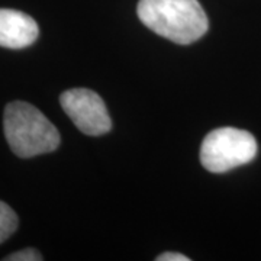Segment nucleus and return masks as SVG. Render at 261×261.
<instances>
[{"instance_id": "2", "label": "nucleus", "mask_w": 261, "mask_h": 261, "mask_svg": "<svg viewBox=\"0 0 261 261\" xmlns=\"http://www.w3.org/2000/svg\"><path fill=\"white\" fill-rule=\"evenodd\" d=\"M3 129L10 149L20 159L53 152L61 137L47 116L27 102H12L3 115Z\"/></svg>"}, {"instance_id": "4", "label": "nucleus", "mask_w": 261, "mask_h": 261, "mask_svg": "<svg viewBox=\"0 0 261 261\" xmlns=\"http://www.w3.org/2000/svg\"><path fill=\"white\" fill-rule=\"evenodd\" d=\"M60 103L74 122V125L86 135L100 137L112 128V121L106 105L99 94L89 89H71L60 96Z\"/></svg>"}, {"instance_id": "1", "label": "nucleus", "mask_w": 261, "mask_h": 261, "mask_svg": "<svg viewBox=\"0 0 261 261\" xmlns=\"http://www.w3.org/2000/svg\"><path fill=\"white\" fill-rule=\"evenodd\" d=\"M137 13L147 28L180 45L193 44L209 29L197 0H140Z\"/></svg>"}, {"instance_id": "3", "label": "nucleus", "mask_w": 261, "mask_h": 261, "mask_svg": "<svg viewBox=\"0 0 261 261\" xmlns=\"http://www.w3.org/2000/svg\"><path fill=\"white\" fill-rule=\"evenodd\" d=\"M258 151L257 141L248 130L218 128L211 130L200 147V163L211 173H226L248 164Z\"/></svg>"}, {"instance_id": "8", "label": "nucleus", "mask_w": 261, "mask_h": 261, "mask_svg": "<svg viewBox=\"0 0 261 261\" xmlns=\"http://www.w3.org/2000/svg\"><path fill=\"white\" fill-rule=\"evenodd\" d=\"M157 261H190L187 255H183L180 252H163L155 258Z\"/></svg>"}, {"instance_id": "5", "label": "nucleus", "mask_w": 261, "mask_h": 261, "mask_svg": "<svg viewBox=\"0 0 261 261\" xmlns=\"http://www.w3.org/2000/svg\"><path fill=\"white\" fill-rule=\"evenodd\" d=\"M39 28L35 19L15 9H0V47L20 49L38 39Z\"/></svg>"}, {"instance_id": "6", "label": "nucleus", "mask_w": 261, "mask_h": 261, "mask_svg": "<svg viewBox=\"0 0 261 261\" xmlns=\"http://www.w3.org/2000/svg\"><path fill=\"white\" fill-rule=\"evenodd\" d=\"M19 219L15 211L0 200V244L6 241L18 228Z\"/></svg>"}, {"instance_id": "7", "label": "nucleus", "mask_w": 261, "mask_h": 261, "mask_svg": "<svg viewBox=\"0 0 261 261\" xmlns=\"http://www.w3.org/2000/svg\"><path fill=\"white\" fill-rule=\"evenodd\" d=\"M6 261H41L42 260V255L39 254V251L34 250V248H25V250H20V251L13 252L8 255Z\"/></svg>"}]
</instances>
